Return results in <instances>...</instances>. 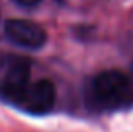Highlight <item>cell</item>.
<instances>
[{
    "label": "cell",
    "mask_w": 133,
    "mask_h": 132,
    "mask_svg": "<svg viewBox=\"0 0 133 132\" xmlns=\"http://www.w3.org/2000/svg\"><path fill=\"white\" fill-rule=\"evenodd\" d=\"M56 103V86L49 80H37L27 85L17 107L32 115H42L52 110Z\"/></svg>",
    "instance_id": "obj_3"
},
{
    "label": "cell",
    "mask_w": 133,
    "mask_h": 132,
    "mask_svg": "<svg viewBox=\"0 0 133 132\" xmlns=\"http://www.w3.org/2000/svg\"><path fill=\"white\" fill-rule=\"evenodd\" d=\"M3 31L10 43L24 49H41L47 41V32L32 20L9 19L3 26Z\"/></svg>",
    "instance_id": "obj_4"
},
{
    "label": "cell",
    "mask_w": 133,
    "mask_h": 132,
    "mask_svg": "<svg viewBox=\"0 0 133 132\" xmlns=\"http://www.w3.org/2000/svg\"><path fill=\"white\" fill-rule=\"evenodd\" d=\"M14 2L22 5V7H34V5H37L41 0H14Z\"/></svg>",
    "instance_id": "obj_5"
},
{
    "label": "cell",
    "mask_w": 133,
    "mask_h": 132,
    "mask_svg": "<svg viewBox=\"0 0 133 132\" xmlns=\"http://www.w3.org/2000/svg\"><path fill=\"white\" fill-rule=\"evenodd\" d=\"M88 103L98 110H115L133 103V81L118 69L93 76L88 86Z\"/></svg>",
    "instance_id": "obj_1"
},
{
    "label": "cell",
    "mask_w": 133,
    "mask_h": 132,
    "mask_svg": "<svg viewBox=\"0 0 133 132\" xmlns=\"http://www.w3.org/2000/svg\"><path fill=\"white\" fill-rule=\"evenodd\" d=\"M30 83V64L25 58L9 56L0 80V97L10 105L19 103L22 93Z\"/></svg>",
    "instance_id": "obj_2"
}]
</instances>
